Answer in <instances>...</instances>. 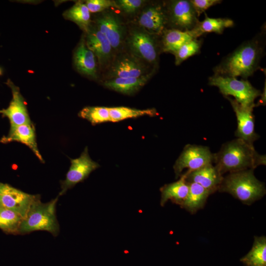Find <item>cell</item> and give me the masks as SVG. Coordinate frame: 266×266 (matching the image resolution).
I'll list each match as a JSON object with an SVG mask.
<instances>
[{
  "label": "cell",
  "mask_w": 266,
  "mask_h": 266,
  "mask_svg": "<svg viewBox=\"0 0 266 266\" xmlns=\"http://www.w3.org/2000/svg\"><path fill=\"white\" fill-rule=\"evenodd\" d=\"M5 84L10 88L12 98L8 107L0 110V114L8 119L10 127L32 123L19 87L10 79H7Z\"/></svg>",
  "instance_id": "12"
},
{
  "label": "cell",
  "mask_w": 266,
  "mask_h": 266,
  "mask_svg": "<svg viewBox=\"0 0 266 266\" xmlns=\"http://www.w3.org/2000/svg\"><path fill=\"white\" fill-rule=\"evenodd\" d=\"M73 63L80 73L93 79L97 78L96 56L87 46L85 40L83 38L74 51Z\"/></svg>",
  "instance_id": "18"
},
{
  "label": "cell",
  "mask_w": 266,
  "mask_h": 266,
  "mask_svg": "<svg viewBox=\"0 0 266 266\" xmlns=\"http://www.w3.org/2000/svg\"><path fill=\"white\" fill-rule=\"evenodd\" d=\"M213 162L214 153H211L208 147L188 144L173 165L176 178L180 176L185 169L187 170L185 173L189 172L213 164Z\"/></svg>",
  "instance_id": "6"
},
{
  "label": "cell",
  "mask_w": 266,
  "mask_h": 266,
  "mask_svg": "<svg viewBox=\"0 0 266 266\" xmlns=\"http://www.w3.org/2000/svg\"><path fill=\"white\" fill-rule=\"evenodd\" d=\"M233 25V21L230 19L210 18L206 15L205 19L201 22L199 21L189 32L194 39H197L205 33L214 32L221 34L226 28L232 27Z\"/></svg>",
  "instance_id": "22"
},
{
  "label": "cell",
  "mask_w": 266,
  "mask_h": 266,
  "mask_svg": "<svg viewBox=\"0 0 266 266\" xmlns=\"http://www.w3.org/2000/svg\"><path fill=\"white\" fill-rule=\"evenodd\" d=\"M86 44L98 58L101 66L108 64L111 58L112 47L107 38L98 29L86 32Z\"/></svg>",
  "instance_id": "19"
},
{
  "label": "cell",
  "mask_w": 266,
  "mask_h": 266,
  "mask_svg": "<svg viewBox=\"0 0 266 266\" xmlns=\"http://www.w3.org/2000/svg\"><path fill=\"white\" fill-rule=\"evenodd\" d=\"M78 116L93 125L110 122L108 107L104 106L85 107L80 111Z\"/></svg>",
  "instance_id": "29"
},
{
  "label": "cell",
  "mask_w": 266,
  "mask_h": 266,
  "mask_svg": "<svg viewBox=\"0 0 266 266\" xmlns=\"http://www.w3.org/2000/svg\"><path fill=\"white\" fill-rule=\"evenodd\" d=\"M97 29L107 38L112 48H119L123 41L125 30L118 17L105 12L97 19Z\"/></svg>",
  "instance_id": "15"
},
{
  "label": "cell",
  "mask_w": 266,
  "mask_h": 266,
  "mask_svg": "<svg viewBox=\"0 0 266 266\" xmlns=\"http://www.w3.org/2000/svg\"><path fill=\"white\" fill-rule=\"evenodd\" d=\"M264 47L261 36L243 43L214 68V75L247 78L259 68Z\"/></svg>",
  "instance_id": "1"
},
{
  "label": "cell",
  "mask_w": 266,
  "mask_h": 266,
  "mask_svg": "<svg viewBox=\"0 0 266 266\" xmlns=\"http://www.w3.org/2000/svg\"><path fill=\"white\" fill-rule=\"evenodd\" d=\"M3 74V69L0 66V76L2 75Z\"/></svg>",
  "instance_id": "35"
},
{
  "label": "cell",
  "mask_w": 266,
  "mask_h": 266,
  "mask_svg": "<svg viewBox=\"0 0 266 266\" xmlns=\"http://www.w3.org/2000/svg\"><path fill=\"white\" fill-rule=\"evenodd\" d=\"M13 141L26 145L31 149L40 162H44L37 147L35 128L33 123L10 127L8 134L2 136L0 139V142L4 144Z\"/></svg>",
  "instance_id": "16"
},
{
  "label": "cell",
  "mask_w": 266,
  "mask_h": 266,
  "mask_svg": "<svg viewBox=\"0 0 266 266\" xmlns=\"http://www.w3.org/2000/svg\"><path fill=\"white\" fill-rule=\"evenodd\" d=\"M198 17L210 7L220 3V0H190Z\"/></svg>",
  "instance_id": "33"
},
{
  "label": "cell",
  "mask_w": 266,
  "mask_h": 266,
  "mask_svg": "<svg viewBox=\"0 0 266 266\" xmlns=\"http://www.w3.org/2000/svg\"><path fill=\"white\" fill-rule=\"evenodd\" d=\"M213 163L223 175L265 165L266 156L259 154L253 145L236 138L224 144L217 153H214Z\"/></svg>",
  "instance_id": "2"
},
{
  "label": "cell",
  "mask_w": 266,
  "mask_h": 266,
  "mask_svg": "<svg viewBox=\"0 0 266 266\" xmlns=\"http://www.w3.org/2000/svg\"><path fill=\"white\" fill-rule=\"evenodd\" d=\"M162 49L173 54L185 43L194 39L189 32L175 29H166L162 34Z\"/></svg>",
  "instance_id": "24"
},
{
  "label": "cell",
  "mask_w": 266,
  "mask_h": 266,
  "mask_svg": "<svg viewBox=\"0 0 266 266\" xmlns=\"http://www.w3.org/2000/svg\"><path fill=\"white\" fill-rule=\"evenodd\" d=\"M117 5L127 13H133L136 11L143 4L142 0H119L116 1Z\"/></svg>",
  "instance_id": "32"
},
{
  "label": "cell",
  "mask_w": 266,
  "mask_h": 266,
  "mask_svg": "<svg viewBox=\"0 0 266 266\" xmlns=\"http://www.w3.org/2000/svg\"><path fill=\"white\" fill-rule=\"evenodd\" d=\"M189 191V184L181 175L180 179L171 183L165 184L160 188V204L163 206L168 200L182 207Z\"/></svg>",
  "instance_id": "21"
},
{
  "label": "cell",
  "mask_w": 266,
  "mask_h": 266,
  "mask_svg": "<svg viewBox=\"0 0 266 266\" xmlns=\"http://www.w3.org/2000/svg\"><path fill=\"white\" fill-rule=\"evenodd\" d=\"M23 218L16 212L2 207L0 208V229L8 233L19 234Z\"/></svg>",
  "instance_id": "28"
},
{
  "label": "cell",
  "mask_w": 266,
  "mask_h": 266,
  "mask_svg": "<svg viewBox=\"0 0 266 266\" xmlns=\"http://www.w3.org/2000/svg\"><path fill=\"white\" fill-rule=\"evenodd\" d=\"M153 72L139 77H117L104 82V86L120 93L133 95L138 92L149 80Z\"/></svg>",
  "instance_id": "20"
},
{
  "label": "cell",
  "mask_w": 266,
  "mask_h": 266,
  "mask_svg": "<svg viewBox=\"0 0 266 266\" xmlns=\"http://www.w3.org/2000/svg\"><path fill=\"white\" fill-rule=\"evenodd\" d=\"M154 35L144 30L136 29L130 33L128 39L133 56L152 65L158 64L160 51Z\"/></svg>",
  "instance_id": "7"
},
{
  "label": "cell",
  "mask_w": 266,
  "mask_h": 266,
  "mask_svg": "<svg viewBox=\"0 0 266 266\" xmlns=\"http://www.w3.org/2000/svg\"><path fill=\"white\" fill-rule=\"evenodd\" d=\"M0 182V202L2 207L12 210L25 217L33 203L40 198Z\"/></svg>",
  "instance_id": "10"
},
{
  "label": "cell",
  "mask_w": 266,
  "mask_h": 266,
  "mask_svg": "<svg viewBox=\"0 0 266 266\" xmlns=\"http://www.w3.org/2000/svg\"><path fill=\"white\" fill-rule=\"evenodd\" d=\"M218 190L231 194L247 204H251L266 194L264 183L256 178L253 169L230 173L223 177Z\"/></svg>",
  "instance_id": "3"
},
{
  "label": "cell",
  "mask_w": 266,
  "mask_h": 266,
  "mask_svg": "<svg viewBox=\"0 0 266 266\" xmlns=\"http://www.w3.org/2000/svg\"><path fill=\"white\" fill-rule=\"evenodd\" d=\"M70 160V166L66 178L60 181L61 191L59 196L65 194L68 189L84 181L92 172L100 167V165L90 157L87 147L78 158Z\"/></svg>",
  "instance_id": "9"
},
{
  "label": "cell",
  "mask_w": 266,
  "mask_h": 266,
  "mask_svg": "<svg viewBox=\"0 0 266 266\" xmlns=\"http://www.w3.org/2000/svg\"><path fill=\"white\" fill-rule=\"evenodd\" d=\"M65 18L75 23L87 32L91 23V12L85 3L78 1L64 13Z\"/></svg>",
  "instance_id": "26"
},
{
  "label": "cell",
  "mask_w": 266,
  "mask_h": 266,
  "mask_svg": "<svg viewBox=\"0 0 266 266\" xmlns=\"http://www.w3.org/2000/svg\"><path fill=\"white\" fill-rule=\"evenodd\" d=\"M110 122H117L130 118L144 116H154L157 111L154 108L139 109L125 106L108 107Z\"/></svg>",
  "instance_id": "27"
},
{
  "label": "cell",
  "mask_w": 266,
  "mask_h": 266,
  "mask_svg": "<svg viewBox=\"0 0 266 266\" xmlns=\"http://www.w3.org/2000/svg\"><path fill=\"white\" fill-rule=\"evenodd\" d=\"M181 175L187 182L198 184L211 194L219 189L223 179V175L213 164Z\"/></svg>",
  "instance_id": "14"
},
{
  "label": "cell",
  "mask_w": 266,
  "mask_h": 266,
  "mask_svg": "<svg viewBox=\"0 0 266 266\" xmlns=\"http://www.w3.org/2000/svg\"><path fill=\"white\" fill-rule=\"evenodd\" d=\"M226 98L230 101L237 119V127L235 132V136L247 143L253 145V142L259 137L254 130L253 111L255 106H243L234 99L230 97Z\"/></svg>",
  "instance_id": "11"
},
{
  "label": "cell",
  "mask_w": 266,
  "mask_h": 266,
  "mask_svg": "<svg viewBox=\"0 0 266 266\" xmlns=\"http://www.w3.org/2000/svg\"><path fill=\"white\" fill-rule=\"evenodd\" d=\"M85 3L90 12L93 13L101 12L111 7H118L114 1L109 0H88Z\"/></svg>",
  "instance_id": "31"
},
{
  "label": "cell",
  "mask_w": 266,
  "mask_h": 266,
  "mask_svg": "<svg viewBox=\"0 0 266 266\" xmlns=\"http://www.w3.org/2000/svg\"><path fill=\"white\" fill-rule=\"evenodd\" d=\"M1 207H2V206H1V204H0V208H1Z\"/></svg>",
  "instance_id": "36"
},
{
  "label": "cell",
  "mask_w": 266,
  "mask_h": 266,
  "mask_svg": "<svg viewBox=\"0 0 266 266\" xmlns=\"http://www.w3.org/2000/svg\"><path fill=\"white\" fill-rule=\"evenodd\" d=\"M58 198L59 196L46 203L42 202L40 198L35 200L23 218L19 234L45 231L57 236L60 232V226L56 214Z\"/></svg>",
  "instance_id": "4"
},
{
  "label": "cell",
  "mask_w": 266,
  "mask_h": 266,
  "mask_svg": "<svg viewBox=\"0 0 266 266\" xmlns=\"http://www.w3.org/2000/svg\"><path fill=\"white\" fill-rule=\"evenodd\" d=\"M189 184V193L181 207L191 213H194L203 207L207 198L211 193L198 184Z\"/></svg>",
  "instance_id": "23"
},
{
  "label": "cell",
  "mask_w": 266,
  "mask_h": 266,
  "mask_svg": "<svg viewBox=\"0 0 266 266\" xmlns=\"http://www.w3.org/2000/svg\"><path fill=\"white\" fill-rule=\"evenodd\" d=\"M138 23L148 33L161 35L167 25L166 8L158 3L146 7L139 17Z\"/></svg>",
  "instance_id": "13"
},
{
  "label": "cell",
  "mask_w": 266,
  "mask_h": 266,
  "mask_svg": "<svg viewBox=\"0 0 266 266\" xmlns=\"http://www.w3.org/2000/svg\"><path fill=\"white\" fill-rule=\"evenodd\" d=\"M201 45V40L197 39H193L185 43L173 53L175 65L178 66L189 57L198 54L200 52Z\"/></svg>",
  "instance_id": "30"
},
{
  "label": "cell",
  "mask_w": 266,
  "mask_h": 266,
  "mask_svg": "<svg viewBox=\"0 0 266 266\" xmlns=\"http://www.w3.org/2000/svg\"><path fill=\"white\" fill-rule=\"evenodd\" d=\"M167 24L172 29L192 31L199 23L198 16L190 0L171 1L166 7Z\"/></svg>",
  "instance_id": "8"
},
{
  "label": "cell",
  "mask_w": 266,
  "mask_h": 266,
  "mask_svg": "<svg viewBox=\"0 0 266 266\" xmlns=\"http://www.w3.org/2000/svg\"><path fill=\"white\" fill-rule=\"evenodd\" d=\"M147 69L140 60L134 56L125 55L114 63L110 70L111 78L139 77L146 75Z\"/></svg>",
  "instance_id": "17"
},
{
  "label": "cell",
  "mask_w": 266,
  "mask_h": 266,
  "mask_svg": "<svg viewBox=\"0 0 266 266\" xmlns=\"http://www.w3.org/2000/svg\"><path fill=\"white\" fill-rule=\"evenodd\" d=\"M240 261L246 266H266V236H255L251 249Z\"/></svg>",
  "instance_id": "25"
},
{
  "label": "cell",
  "mask_w": 266,
  "mask_h": 266,
  "mask_svg": "<svg viewBox=\"0 0 266 266\" xmlns=\"http://www.w3.org/2000/svg\"><path fill=\"white\" fill-rule=\"evenodd\" d=\"M260 96H262V98L261 100L258 101L257 104H255V107L261 105H264L266 104V84L265 85V89L264 90V92L261 93Z\"/></svg>",
  "instance_id": "34"
},
{
  "label": "cell",
  "mask_w": 266,
  "mask_h": 266,
  "mask_svg": "<svg viewBox=\"0 0 266 266\" xmlns=\"http://www.w3.org/2000/svg\"><path fill=\"white\" fill-rule=\"evenodd\" d=\"M209 84L217 87L225 97L233 96L243 106H255L254 100L262 93L248 81L235 77L213 75L209 78Z\"/></svg>",
  "instance_id": "5"
}]
</instances>
